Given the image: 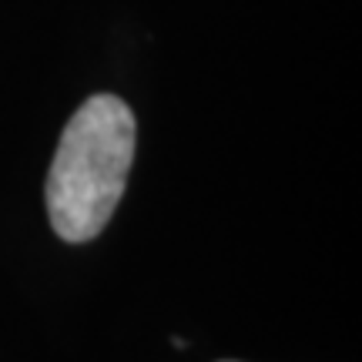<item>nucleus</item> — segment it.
I'll use <instances>...</instances> for the list:
<instances>
[{
	"label": "nucleus",
	"instance_id": "nucleus-1",
	"mask_svg": "<svg viewBox=\"0 0 362 362\" xmlns=\"http://www.w3.org/2000/svg\"><path fill=\"white\" fill-rule=\"evenodd\" d=\"M138 121L115 94H94L67 121L47 171V218L57 238L90 242L107 228L124 194Z\"/></svg>",
	"mask_w": 362,
	"mask_h": 362
}]
</instances>
